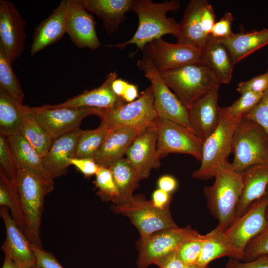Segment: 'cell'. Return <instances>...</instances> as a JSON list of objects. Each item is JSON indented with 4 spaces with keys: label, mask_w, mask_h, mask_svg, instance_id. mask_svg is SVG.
<instances>
[{
    "label": "cell",
    "mask_w": 268,
    "mask_h": 268,
    "mask_svg": "<svg viewBox=\"0 0 268 268\" xmlns=\"http://www.w3.org/2000/svg\"><path fill=\"white\" fill-rule=\"evenodd\" d=\"M180 7V1L175 0L159 3L149 0H133L132 10L136 14L139 21L136 31L127 41L106 46L122 49L129 44H134L138 49L142 50L147 44L165 35L171 34L176 37L179 23L167 17V14Z\"/></svg>",
    "instance_id": "1"
},
{
    "label": "cell",
    "mask_w": 268,
    "mask_h": 268,
    "mask_svg": "<svg viewBox=\"0 0 268 268\" xmlns=\"http://www.w3.org/2000/svg\"><path fill=\"white\" fill-rule=\"evenodd\" d=\"M213 184L205 186L204 194L211 214L218 226L226 230L234 221L243 183L241 173L234 171L227 162L214 177Z\"/></svg>",
    "instance_id": "2"
},
{
    "label": "cell",
    "mask_w": 268,
    "mask_h": 268,
    "mask_svg": "<svg viewBox=\"0 0 268 268\" xmlns=\"http://www.w3.org/2000/svg\"><path fill=\"white\" fill-rule=\"evenodd\" d=\"M218 125L204 140L201 165L192 174L194 179L206 180L214 178L219 170L228 162L232 152L233 138L235 129L243 117H232L220 107Z\"/></svg>",
    "instance_id": "3"
},
{
    "label": "cell",
    "mask_w": 268,
    "mask_h": 268,
    "mask_svg": "<svg viewBox=\"0 0 268 268\" xmlns=\"http://www.w3.org/2000/svg\"><path fill=\"white\" fill-rule=\"evenodd\" d=\"M24 224V234L30 242L43 248L40 229L44 197L50 192L36 177L17 168L15 180Z\"/></svg>",
    "instance_id": "4"
},
{
    "label": "cell",
    "mask_w": 268,
    "mask_h": 268,
    "mask_svg": "<svg viewBox=\"0 0 268 268\" xmlns=\"http://www.w3.org/2000/svg\"><path fill=\"white\" fill-rule=\"evenodd\" d=\"M232 169L242 173L249 168L268 162V138L262 128L254 121L243 118L233 136Z\"/></svg>",
    "instance_id": "5"
},
{
    "label": "cell",
    "mask_w": 268,
    "mask_h": 268,
    "mask_svg": "<svg viewBox=\"0 0 268 268\" xmlns=\"http://www.w3.org/2000/svg\"><path fill=\"white\" fill-rule=\"evenodd\" d=\"M159 72L168 87L187 108L198 98L220 85L201 62Z\"/></svg>",
    "instance_id": "6"
},
{
    "label": "cell",
    "mask_w": 268,
    "mask_h": 268,
    "mask_svg": "<svg viewBox=\"0 0 268 268\" xmlns=\"http://www.w3.org/2000/svg\"><path fill=\"white\" fill-rule=\"evenodd\" d=\"M114 210L128 218L136 227L141 238L178 226L172 219L169 207L158 209L151 201L146 200L141 194L133 196L126 202L116 204Z\"/></svg>",
    "instance_id": "7"
},
{
    "label": "cell",
    "mask_w": 268,
    "mask_h": 268,
    "mask_svg": "<svg viewBox=\"0 0 268 268\" xmlns=\"http://www.w3.org/2000/svg\"><path fill=\"white\" fill-rule=\"evenodd\" d=\"M137 66L151 83L158 117L177 123L193 131L187 108L171 91L153 62L143 55L137 61Z\"/></svg>",
    "instance_id": "8"
},
{
    "label": "cell",
    "mask_w": 268,
    "mask_h": 268,
    "mask_svg": "<svg viewBox=\"0 0 268 268\" xmlns=\"http://www.w3.org/2000/svg\"><path fill=\"white\" fill-rule=\"evenodd\" d=\"M110 129L128 127L143 130L153 125L158 116L154 104V96L150 85L135 101L119 107L101 109L99 116Z\"/></svg>",
    "instance_id": "9"
},
{
    "label": "cell",
    "mask_w": 268,
    "mask_h": 268,
    "mask_svg": "<svg viewBox=\"0 0 268 268\" xmlns=\"http://www.w3.org/2000/svg\"><path fill=\"white\" fill-rule=\"evenodd\" d=\"M154 126L160 159L169 154L179 153L191 155L201 162L204 140L193 131L180 124L159 117Z\"/></svg>",
    "instance_id": "10"
},
{
    "label": "cell",
    "mask_w": 268,
    "mask_h": 268,
    "mask_svg": "<svg viewBox=\"0 0 268 268\" xmlns=\"http://www.w3.org/2000/svg\"><path fill=\"white\" fill-rule=\"evenodd\" d=\"M267 201L263 195L254 201L247 211L235 219L224 231L232 253V258L242 261L248 243L265 228L267 223Z\"/></svg>",
    "instance_id": "11"
},
{
    "label": "cell",
    "mask_w": 268,
    "mask_h": 268,
    "mask_svg": "<svg viewBox=\"0 0 268 268\" xmlns=\"http://www.w3.org/2000/svg\"><path fill=\"white\" fill-rule=\"evenodd\" d=\"M197 233L189 226L185 228L177 226L140 237L138 242L137 268H146L168 255L178 251L185 241Z\"/></svg>",
    "instance_id": "12"
},
{
    "label": "cell",
    "mask_w": 268,
    "mask_h": 268,
    "mask_svg": "<svg viewBox=\"0 0 268 268\" xmlns=\"http://www.w3.org/2000/svg\"><path fill=\"white\" fill-rule=\"evenodd\" d=\"M31 109L38 123L53 139L79 128L87 116L99 117L101 112V109L90 107L47 108L42 105Z\"/></svg>",
    "instance_id": "13"
},
{
    "label": "cell",
    "mask_w": 268,
    "mask_h": 268,
    "mask_svg": "<svg viewBox=\"0 0 268 268\" xmlns=\"http://www.w3.org/2000/svg\"><path fill=\"white\" fill-rule=\"evenodd\" d=\"M159 71L201 62L202 53L190 46L171 43L160 38L147 44L142 50Z\"/></svg>",
    "instance_id": "14"
},
{
    "label": "cell",
    "mask_w": 268,
    "mask_h": 268,
    "mask_svg": "<svg viewBox=\"0 0 268 268\" xmlns=\"http://www.w3.org/2000/svg\"><path fill=\"white\" fill-rule=\"evenodd\" d=\"M26 22L15 4L0 0V44L12 63L21 55L26 39Z\"/></svg>",
    "instance_id": "15"
},
{
    "label": "cell",
    "mask_w": 268,
    "mask_h": 268,
    "mask_svg": "<svg viewBox=\"0 0 268 268\" xmlns=\"http://www.w3.org/2000/svg\"><path fill=\"white\" fill-rule=\"evenodd\" d=\"M140 180L147 178L153 169H158L160 158L157 151V134L153 125L142 130L126 154Z\"/></svg>",
    "instance_id": "16"
},
{
    "label": "cell",
    "mask_w": 268,
    "mask_h": 268,
    "mask_svg": "<svg viewBox=\"0 0 268 268\" xmlns=\"http://www.w3.org/2000/svg\"><path fill=\"white\" fill-rule=\"evenodd\" d=\"M219 88L213 87L187 108L193 132L203 140L212 134L219 122Z\"/></svg>",
    "instance_id": "17"
},
{
    "label": "cell",
    "mask_w": 268,
    "mask_h": 268,
    "mask_svg": "<svg viewBox=\"0 0 268 268\" xmlns=\"http://www.w3.org/2000/svg\"><path fill=\"white\" fill-rule=\"evenodd\" d=\"M94 18L78 0H68L66 33L78 48H98L100 43L96 31Z\"/></svg>",
    "instance_id": "18"
},
{
    "label": "cell",
    "mask_w": 268,
    "mask_h": 268,
    "mask_svg": "<svg viewBox=\"0 0 268 268\" xmlns=\"http://www.w3.org/2000/svg\"><path fill=\"white\" fill-rule=\"evenodd\" d=\"M9 209L2 207L0 215L6 229V239L1 248L9 254L20 268H31L37 265L31 243L17 226Z\"/></svg>",
    "instance_id": "19"
},
{
    "label": "cell",
    "mask_w": 268,
    "mask_h": 268,
    "mask_svg": "<svg viewBox=\"0 0 268 268\" xmlns=\"http://www.w3.org/2000/svg\"><path fill=\"white\" fill-rule=\"evenodd\" d=\"M118 78L115 71L109 73L104 82L98 87L68 98L65 102L56 105H44L47 108L90 107L101 109L115 108L124 105L125 102L121 97L114 94L112 89L113 81Z\"/></svg>",
    "instance_id": "20"
},
{
    "label": "cell",
    "mask_w": 268,
    "mask_h": 268,
    "mask_svg": "<svg viewBox=\"0 0 268 268\" xmlns=\"http://www.w3.org/2000/svg\"><path fill=\"white\" fill-rule=\"evenodd\" d=\"M82 131L78 128L53 139L49 151L42 159L45 169L53 179L67 174L70 166L68 160L76 157L77 142Z\"/></svg>",
    "instance_id": "21"
},
{
    "label": "cell",
    "mask_w": 268,
    "mask_h": 268,
    "mask_svg": "<svg viewBox=\"0 0 268 268\" xmlns=\"http://www.w3.org/2000/svg\"><path fill=\"white\" fill-rule=\"evenodd\" d=\"M68 4V0H62L35 28L30 50L31 56L63 38L66 33Z\"/></svg>",
    "instance_id": "22"
},
{
    "label": "cell",
    "mask_w": 268,
    "mask_h": 268,
    "mask_svg": "<svg viewBox=\"0 0 268 268\" xmlns=\"http://www.w3.org/2000/svg\"><path fill=\"white\" fill-rule=\"evenodd\" d=\"M142 130L121 127L110 130L94 159L100 166L109 168L124 158L130 145Z\"/></svg>",
    "instance_id": "23"
},
{
    "label": "cell",
    "mask_w": 268,
    "mask_h": 268,
    "mask_svg": "<svg viewBox=\"0 0 268 268\" xmlns=\"http://www.w3.org/2000/svg\"><path fill=\"white\" fill-rule=\"evenodd\" d=\"M7 137L17 168L36 177L51 192L54 188V179L45 169L42 158L35 149L20 134Z\"/></svg>",
    "instance_id": "24"
},
{
    "label": "cell",
    "mask_w": 268,
    "mask_h": 268,
    "mask_svg": "<svg viewBox=\"0 0 268 268\" xmlns=\"http://www.w3.org/2000/svg\"><path fill=\"white\" fill-rule=\"evenodd\" d=\"M206 0H192L179 24L176 37L177 43L195 48L201 52L204 49L210 36L204 33L201 24V15Z\"/></svg>",
    "instance_id": "25"
},
{
    "label": "cell",
    "mask_w": 268,
    "mask_h": 268,
    "mask_svg": "<svg viewBox=\"0 0 268 268\" xmlns=\"http://www.w3.org/2000/svg\"><path fill=\"white\" fill-rule=\"evenodd\" d=\"M88 11L101 19L107 33L116 32L132 9L133 0H78Z\"/></svg>",
    "instance_id": "26"
},
{
    "label": "cell",
    "mask_w": 268,
    "mask_h": 268,
    "mask_svg": "<svg viewBox=\"0 0 268 268\" xmlns=\"http://www.w3.org/2000/svg\"><path fill=\"white\" fill-rule=\"evenodd\" d=\"M201 53V62L219 84L229 83L235 64L226 47L218 39L210 36Z\"/></svg>",
    "instance_id": "27"
},
{
    "label": "cell",
    "mask_w": 268,
    "mask_h": 268,
    "mask_svg": "<svg viewBox=\"0 0 268 268\" xmlns=\"http://www.w3.org/2000/svg\"><path fill=\"white\" fill-rule=\"evenodd\" d=\"M241 175L243 188L235 219L243 215L254 201L264 195L268 185V162L254 165Z\"/></svg>",
    "instance_id": "28"
},
{
    "label": "cell",
    "mask_w": 268,
    "mask_h": 268,
    "mask_svg": "<svg viewBox=\"0 0 268 268\" xmlns=\"http://www.w3.org/2000/svg\"><path fill=\"white\" fill-rule=\"evenodd\" d=\"M218 39L226 47L236 65L248 55L268 44V28L233 33L227 38Z\"/></svg>",
    "instance_id": "29"
},
{
    "label": "cell",
    "mask_w": 268,
    "mask_h": 268,
    "mask_svg": "<svg viewBox=\"0 0 268 268\" xmlns=\"http://www.w3.org/2000/svg\"><path fill=\"white\" fill-rule=\"evenodd\" d=\"M23 106L0 87V134L6 137L20 134Z\"/></svg>",
    "instance_id": "30"
},
{
    "label": "cell",
    "mask_w": 268,
    "mask_h": 268,
    "mask_svg": "<svg viewBox=\"0 0 268 268\" xmlns=\"http://www.w3.org/2000/svg\"><path fill=\"white\" fill-rule=\"evenodd\" d=\"M21 135L32 146L41 158L49 151L53 139L36 120L31 107L24 105Z\"/></svg>",
    "instance_id": "31"
},
{
    "label": "cell",
    "mask_w": 268,
    "mask_h": 268,
    "mask_svg": "<svg viewBox=\"0 0 268 268\" xmlns=\"http://www.w3.org/2000/svg\"><path fill=\"white\" fill-rule=\"evenodd\" d=\"M119 192L115 204L123 203L133 197L134 191L139 186L140 181L129 161L125 157L109 167Z\"/></svg>",
    "instance_id": "32"
},
{
    "label": "cell",
    "mask_w": 268,
    "mask_h": 268,
    "mask_svg": "<svg viewBox=\"0 0 268 268\" xmlns=\"http://www.w3.org/2000/svg\"><path fill=\"white\" fill-rule=\"evenodd\" d=\"M224 256L232 258V253L224 230L218 225L204 235L202 248L195 265L200 268H204L213 260Z\"/></svg>",
    "instance_id": "33"
},
{
    "label": "cell",
    "mask_w": 268,
    "mask_h": 268,
    "mask_svg": "<svg viewBox=\"0 0 268 268\" xmlns=\"http://www.w3.org/2000/svg\"><path fill=\"white\" fill-rule=\"evenodd\" d=\"M109 130L108 124L103 120L97 128L83 130L78 140L76 158L94 159Z\"/></svg>",
    "instance_id": "34"
},
{
    "label": "cell",
    "mask_w": 268,
    "mask_h": 268,
    "mask_svg": "<svg viewBox=\"0 0 268 268\" xmlns=\"http://www.w3.org/2000/svg\"><path fill=\"white\" fill-rule=\"evenodd\" d=\"M0 205L10 210L12 217L24 233V224L16 182L1 171H0Z\"/></svg>",
    "instance_id": "35"
},
{
    "label": "cell",
    "mask_w": 268,
    "mask_h": 268,
    "mask_svg": "<svg viewBox=\"0 0 268 268\" xmlns=\"http://www.w3.org/2000/svg\"><path fill=\"white\" fill-rule=\"evenodd\" d=\"M11 64L4 48L0 44V87L7 91L17 102L23 104L25 94Z\"/></svg>",
    "instance_id": "36"
},
{
    "label": "cell",
    "mask_w": 268,
    "mask_h": 268,
    "mask_svg": "<svg viewBox=\"0 0 268 268\" xmlns=\"http://www.w3.org/2000/svg\"><path fill=\"white\" fill-rule=\"evenodd\" d=\"M95 176L94 183L98 189L97 194L104 200H111L115 203L120 194L110 168L100 166Z\"/></svg>",
    "instance_id": "37"
},
{
    "label": "cell",
    "mask_w": 268,
    "mask_h": 268,
    "mask_svg": "<svg viewBox=\"0 0 268 268\" xmlns=\"http://www.w3.org/2000/svg\"><path fill=\"white\" fill-rule=\"evenodd\" d=\"M204 240V235L198 232L185 241L178 249V254L186 266L195 265L200 256Z\"/></svg>",
    "instance_id": "38"
},
{
    "label": "cell",
    "mask_w": 268,
    "mask_h": 268,
    "mask_svg": "<svg viewBox=\"0 0 268 268\" xmlns=\"http://www.w3.org/2000/svg\"><path fill=\"white\" fill-rule=\"evenodd\" d=\"M264 93L250 92L242 93L240 97L231 106L222 108L231 117H243L258 104Z\"/></svg>",
    "instance_id": "39"
},
{
    "label": "cell",
    "mask_w": 268,
    "mask_h": 268,
    "mask_svg": "<svg viewBox=\"0 0 268 268\" xmlns=\"http://www.w3.org/2000/svg\"><path fill=\"white\" fill-rule=\"evenodd\" d=\"M263 256L268 258V220L263 230L246 246L242 261H251Z\"/></svg>",
    "instance_id": "40"
},
{
    "label": "cell",
    "mask_w": 268,
    "mask_h": 268,
    "mask_svg": "<svg viewBox=\"0 0 268 268\" xmlns=\"http://www.w3.org/2000/svg\"><path fill=\"white\" fill-rule=\"evenodd\" d=\"M0 171L15 181L17 167L14 160L8 138L1 134H0Z\"/></svg>",
    "instance_id": "41"
},
{
    "label": "cell",
    "mask_w": 268,
    "mask_h": 268,
    "mask_svg": "<svg viewBox=\"0 0 268 268\" xmlns=\"http://www.w3.org/2000/svg\"><path fill=\"white\" fill-rule=\"evenodd\" d=\"M243 117L254 121L260 126L268 138V90L258 104Z\"/></svg>",
    "instance_id": "42"
},
{
    "label": "cell",
    "mask_w": 268,
    "mask_h": 268,
    "mask_svg": "<svg viewBox=\"0 0 268 268\" xmlns=\"http://www.w3.org/2000/svg\"><path fill=\"white\" fill-rule=\"evenodd\" d=\"M268 90V71L238 83L236 90L240 94L250 92L264 93Z\"/></svg>",
    "instance_id": "43"
},
{
    "label": "cell",
    "mask_w": 268,
    "mask_h": 268,
    "mask_svg": "<svg viewBox=\"0 0 268 268\" xmlns=\"http://www.w3.org/2000/svg\"><path fill=\"white\" fill-rule=\"evenodd\" d=\"M233 20L234 17L230 12L225 13L220 19L214 24L210 36L217 39H222L232 35L234 33L231 28Z\"/></svg>",
    "instance_id": "44"
},
{
    "label": "cell",
    "mask_w": 268,
    "mask_h": 268,
    "mask_svg": "<svg viewBox=\"0 0 268 268\" xmlns=\"http://www.w3.org/2000/svg\"><path fill=\"white\" fill-rule=\"evenodd\" d=\"M68 161L70 165L75 166L86 178L95 175L100 167L93 158L75 157Z\"/></svg>",
    "instance_id": "45"
},
{
    "label": "cell",
    "mask_w": 268,
    "mask_h": 268,
    "mask_svg": "<svg viewBox=\"0 0 268 268\" xmlns=\"http://www.w3.org/2000/svg\"><path fill=\"white\" fill-rule=\"evenodd\" d=\"M31 248L37 261V264L42 268H64L52 253L31 243Z\"/></svg>",
    "instance_id": "46"
},
{
    "label": "cell",
    "mask_w": 268,
    "mask_h": 268,
    "mask_svg": "<svg viewBox=\"0 0 268 268\" xmlns=\"http://www.w3.org/2000/svg\"><path fill=\"white\" fill-rule=\"evenodd\" d=\"M214 9L208 2L203 9L201 15V24L202 30L205 35L210 36L212 28L215 23Z\"/></svg>",
    "instance_id": "47"
},
{
    "label": "cell",
    "mask_w": 268,
    "mask_h": 268,
    "mask_svg": "<svg viewBox=\"0 0 268 268\" xmlns=\"http://www.w3.org/2000/svg\"><path fill=\"white\" fill-rule=\"evenodd\" d=\"M227 267L230 268H268V258L263 256L251 261L243 262L232 259L228 262Z\"/></svg>",
    "instance_id": "48"
},
{
    "label": "cell",
    "mask_w": 268,
    "mask_h": 268,
    "mask_svg": "<svg viewBox=\"0 0 268 268\" xmlns=\"http://www.w3.org/2000/svg\"><path fill=\"white\" fill-rule=\"evenodd\" d=\"M155 264L160 268H186L187 266L179 257L177 251L162 258Z\"/></svg>",
    "instance_id": "49"
},
{
    "label": "cell",
    "mask_w": 268,
    "mask_h": 268,
    "mask_svg": "<svg viewBox=\"0 0 268 268\" xmlns=\"http://www.w3.org/2000/svg\"><path fill=\"white\" fill-rule=\"evenodd\" d=\"M171 198V194L158 188L153 192L151 201L155 207L164 209L169 207Z\"/></svg>",
    "instance_id": "50"
},
{
    "label": "cell",
    "mask_w": 268,
    "mask_h": 268,
    "mask_svg": "<svg viewBox=\"0 0 268 268\" xmlns=\"http://www.w3.org/2000/svg\"><path fill=\"white\" fill-rule=\"evenodd\" d=\"M157 185L159 189L171 194L177 188V181L174 177L164 175L158 179Z\"/></svg>",
    "instance_id": "51"
},
{
    "label": "cell",
    "mask_w": 268,
    "mask_h": 268,
    "mask_svg": "<svg viewBox=\"0 0 268 268\" xmlns=\"http://www.w3.org/2000/svg\"><path fill=\"white\" fill-rule=\"evenodd\" d=\"M139 96L138 86L129 83L122 98L125 102L130 103L136 100Z\"/></svg>",
    "instance_id": "52"
},
{
    "label": "cell",
    "mask_w": 268,
    "mask_h": 268,
    "mask_svg": "<svg viewBox=\"0 0 268 268\" xmlns=\"http://www.w3.org/2000/svg\"><path fill=\"white\" fill-rule=\"evenodd\" d=\"M128 83V82L122 78H117L112 83V91L115 95L122 98Z\"/></svg>",
    "instance_id": "53"
},
{
    "label": "cell",
    "mask_w": 268,
    "mask_h": 268,
    "mask_svg": "<svg viewBox=\"0 0 268 268\" xmlns=\"http://www.w3.org/2000/svg\"><path fill=\"white\" fill-rule=\"evenodd\" d=\"M2 268H20L10 256L4 253V260Z\"/></svg>",
    "instance_id": "54"
},
{
    "label": "cell",
    "mask_w": 268,
    "mask_h": 268,
    "mask_svg": "<svg viewBox=\"0 0 268 268\" xmlns=\"http://www.w3.org/2000/svg\"><path fill=\"white\" fill-rule=\"evenodd\" d=\"M267 201V205L266 207V217L267 220H268V185L264 195Z\"/></svg>",
    "instance_id": "55"
},
{
    "label": "cell",
    "mask_w": 268,
    "mask_h": 268,
    "mask_svg": "<svg viewBox=\"0 0 268 268\" xmlns=\"http://www.w3.org/2000/svg\"><path fill=\"white\" fill-rule=\"evenodd\" d=\"M186 268H200L197 266L196 265H192V266H187Z\"/></svg>",
    "instance_id": "56"
},
{
    "label": "cell",
    "mask_w": 268,
    "mask_h": 268,
    "mask_svg": "<svg viewBox=\"0 0 268 268\" xmlns=\"http://www.w3.org/2000/svg\"><path fill=\"white\" fill-rule=\"evenodd\" d=\"M31 268H42L39 265H37L36 266Z\"/></svg>",
    "instance_id": "57"
},
{
    "label": "cell",
    "mask_w": 268,
    "mask_h": 268,
    "mask_svg": "<svg viewBox=\"0 0 268 268\" xmlns=\"http://www.w3.org/2000/svg\"><path fill=\"white\" fill-rule=\"evenodd\" d=\"M267 63H268V68H267V71H268V60H267Z\"/></svg>",
    "instance_id": "58"
},
{
    "label": "cell",
    "mask_w": 268,
    "mask_h": 268,
    "mask_svg": "<svg viewBox=\"0 0 268 268\" xmlns=\"http://www.w3.org/2000/svg\"><path fill=\"white\" fill-rule=\"evenodd\" d=\"M208 268V267H206V268ZM226 268H228V267H226Z\"/></svg>",
    "instance_id": "59"
}]
</instances>
